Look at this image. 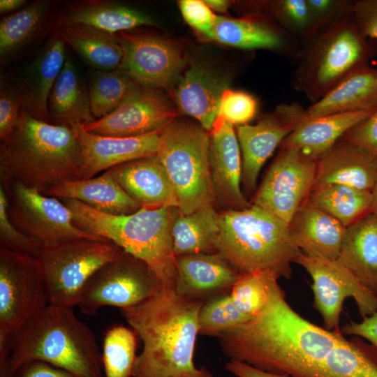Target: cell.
I'll list each match as a JSON object with an SVG mask.
<instances>
[{
    "label": "cell",
    "mask_w": 377,
    "mask_h": 377,
    "mask_svg": "<svg viewBox=\"0 0 377 377\" xmlns=\"http://www.w3.org/2000/svg\"><path fill=\"white\" fill-rule=\"evenodd\" d=\"M316 166L317 160L301 151L281 147L253 198L252 205L288 224L314 187Z\"/></svg>",
    "instance_id": "12"
},
{
    "label": "cell",
    "mask_w": 377,
    "mask_h": 377,
    "mask_svg": "<svg viewBox=\"0 0 377 377\" xmlns=\"http://www.w3.org/2000/svg\"><path fill=\"white\" fill-rule=\"evenodd\" d=\"M0 248L38 258L43 245L26 235L11 222L8 214V200L0 186Z\"/></svg>",
    "instance_id": "41"
},
{
    "label": "cell",
    "mask_w": 377,
    "mask_h": 377,
    "mask_svg": "<svg viewBox=\"0 0 377 377\" xmlns=\"http://www.w3.org/2000/svg\"><path fill=\"white\" fill-rule=\"evenodd\" d=\"M242 49H266L287 52L297 57V40L281 27L257 17L229 18L216 16L214 27L205 37Z\"/></svg>",
    "instance_id": "23"
},
{
    "label": "cell",
    "mask_w": 377,
    "mask_h": 377,
    "mask_svg": "<svg viewBox=\"0 0 377 377\" xmlns=\"http://www.w3.org/2000/svg\"><path fill=\"white\" fill-rule=\"evenodd\" d=\"M364 39L351 11L320 31L297 57L293 87L312 103L320 100L352 71L367 64L369 47Z\"/></svg>",
    "instance_id": "6"
},
{
    "label": "cell",
    "mask_w": 377,
    "mask_h": 377,
    "mask_svg": "<svg viewBox=\"0 0 377 377\" xmlns=\"http://www.w3.org/2000/svg\"><path fill=\"white\" fill-rule=\"evenodd\" d=\"M71 210L80 229L110 240L145 263L163 289L174 290L177 268L172 235L173 207H142L127 215H113L73 199H59Z\"/></svg>",
    "instance_id": "4"
},
{
    "label": "cell",
    "mask_w": 377,
    "mask_h": 377,
    "mask_svg": "<svg viewBox=\"0 0 377 377\" xmlns=\"http://www.w3.org/2000/svg\"><path fill=\"white\" fill-rule=\"evenodd\" d=\"M306 3L319 31L350 13L353 4L346 0H306Z\"/></svg>",
    "instance_id": "44"
},
{
    "label": "cell",
    "mask_w": 377,
    "mask_h": 377,
    "mask_svg": "<svg viewBox=\"0 0 377 377\" xmlns=\"http://www.w3.org/2000/svg\"><path fill=\"white\" fill-rule=\"evenodd\" d=\"M179 6L183 17L191 27L205 37L210 34L217 15L204 1L182 0L179 2Z\"/></svg>",
    "instance_id": "45"
},
{
    "label": "cell",
    "mask_w": 377,
    "mask_h": 377,
    "mask_svg": "<svg viewBox=\"0 0 377 377\" xmlns=\"http://www.w3.org/2000/svg\"><path fill=\"white\" fill-rule=\"evenodd\" d=\"M59 8L48 0L35 1L0 22V60L5 65L36 47L54 31Z\"/></svg>",
    "instance_id": "19"
},
{
    "label": "cell",
    "mask_w": 377,
    "mask_h": 377,
    "mask_svg": "<svg viewBox=\"0 0 377 377\" xmlns=\"http://www.w3.org/2000/svg\"><path fill=\"white\" fill-rule=\"evenodd\" d=\"M219 230V214L212 205L188 215L177 214L172 228L175 257L217 253Z\"/></svg>",
    "instance_id": "33"
},
{
    "label": "cell",
    "mask_w": 377,
    "mask_h": 377,
    "mask_svg": "<svg viewBox=\"0 0 377 377\" xmlns=\"http://www.w3.org/2000/svg\"><path fill=\"white\" fill-rule=\"evenodd\" d=\"M293 128L276 110L263 116L256 124L237 127L242 162V184L247 194L254 191L261 168Z\"/></svg>",
    "instance_id": "22"
},
{
    "label": "cell",
    "mask_w": 377,
    "mask_h": 377,
    "mask_svg": "<svg viewBox=\"0 0 377 377\" xmlns=\"http://www.w3.org/2000/svg\"><path fill=\"white\" fill-rule=\"evenodd\" d=\"M174 290L193 301L205 302L230 293L241 274L219 253L176 257Z\"/></svg>",
    "instance_id": "18"
},
{
    "label": "cell",
    "mask_w": 377,
    "mask_h": 377,
    "mask_svg": "<svg viewBox=\"0 0 377 377\" xmlns=\"http://www.w3.org/2000/svg\"><path fill=\"white\" fill-rule=\"evenodd\" d=\"M279 278L269 269L241 274L230 292V297L242 313L253 318L267 305L271 286Z\"/></svg>",
    "instance_id": "38"
},
{
    "label": "cell",
    "mask_w": 377,
    "mask_h": 377,
    "mask_svg": "<svg viewBox=\"0 0 377 377\" xmlns=\"http://www.w3.org/2000/svg\"><path fill=\"white\" fill-rule=\"evenodd\" d=\"M227 82L200 64H193L180 77L173 95L179 110L212 131L218 117L222 92Z\"/></svg>",
    "instance_id": "27"
},
{
    "label": "cell",
    "mask_w": 377,
    "mask_h": 377,
    "mask_svg": "<svg viewBox=\"0 0 377 377\" xmlns=\"http://www.w3.org/2000/svg\"><path fill=\"white\" fill-rule=\"evenodd\" d=\"M81 152L73 130L38 119L24 110L9 140L0 144L3 188L15 184L40 193L80 179Z\"/></svg>",
    "instance_id": "3"
},
{
    "label": "cell",
    "mask_w": 377,
    "mask_h": 377,
    "mask_svg": "<svg viewBox=\"0 0 377 377\" xmlns=\"http://www.w3.org/2000/svg\"><path fill=\"white\" fill-rule=\"evenodd\" d=\"M136 334L122 325L109 329L103 343L102 364L105 377H131L136 360Z\"/></svg>",
    "instance_id": "37"
},
{
    "label": "cell",
    "mask_w": 377,
    "mask_h": 377,
    "mask_svg": "<svg viewBox=\"0 0 377 377\" xmlns=\"http://www.w3.org/2000/svg\"><path fill=\"white\" fill-rule=\"evenodd\" d=\"M272 10L281 27L304 44L319 32L306 0L276 1L272 5Z\"/></svg>",
    "instance_id": "40"
},
{
    "label": "cell",
    "mask_w": 377,
    "mask_h": 377,
    "mask_svg": "<svg viewBox=\"0 0 377 377\" xmlns=\"http://www.w3.org/2000/svg\"><path fill=\"white\" fill-rule=\"evenodd\" d=\"M203 302L163 289L133 306L120 309L143 348L137 356L133 377H213L194 364L199 313Z\"/></svg>",
    "instance_id": "1"
},
{
    "label": "cell",
    "mask_w": 377,
    "mask_h": 377,
    "mask_svg": "<svg viewBox=\"0 0 377 377\" xmlns=\"http://www.w3.org/2000/svg\"><path fill=\"white\" fill-rule=\"evenodd\" d=\"M257 112L258 102L253 95L226 88L221 96L217 118L238 126L248 124Z\"/></svg>",
    "instance_id": "42"
},
{
    "label": "cell",
    "mask_w": 377,
    "mask_h": 377,
    "mask_svg": "<svg viewBox=\"0 0 377 377\" xmlns=\"http://www.w3.org/2000/svg\"><path fill=\"white\" fill-rule=\"evenodd\" d=\"M72 130L80 147V179L94 177L129 161L154 156L162 131L138 136L113 137L85 131L82 126Z\"/></svg>",
    "instance_id": "16"
},
{
    "label": "cell",
    "mask_w": 377,
    "mask_h": 377,
    "mask_svg": "<svg viewBox=\"0 0 377 377\" xmlns=\"http://www.w3.org/2000/svg\"><path fill=\"white\" fill-rule=\"evenodd\" d=\"M176 117L175 108L163 94L142 86L114 111L82 128L105 136H138L163 130Z\"/></svg>",
    "instance_id": "15"
},
{
    "label": "cell",
    "mask_w": 377,
    "mask_h": 377,
    "mask_svg": "<svg viewBox=\"0 0 377 377\" xmlns=\"http://www.w3.org/2000/svg\"><path fill=\"white\" fill-rule=\"evenodd\" d=\"M337 261L377 297V216L370 213L347 228Z\"/></svg>",
    "instance_id": "32"
},
{
    "label": "cell",
    "mask_w": 377,
    "mask_h": 377,
    "mask_svg": "<svg viewBox=\"0 0 377 377\" xmlns=\"http://www.w3.org/2000/svg\"><path fill=\"white\" fill-rule=\"evenodd\" d=\"M209 145L210 135L201 126L174 121L161 131L155 157L174 187L182 214L212 205L214 200Z\"/></svg>",
    "instance_id": "7"
},
{
    "label": "cell",
    "mask_w": 377,
    "mask_h": 377,
    "mask_svg": "<svg viewBox=\"0 0 377 377\" xmlns=\"http://www.w3.org/2000/svg\"><path fill=\"white\" fill-rule=\"evenodd\" d=\"M23 103L15 86L1 80L0 139L6 141L13 135L19 122Z\"/></svg>",
    "instance_id": "43"
},
{
    "label": "cell",
    "mask_w": 377,
    "mask_h": 377,
    "mask_svg": "<svg viewBox=\"0 0 377 377\" xmlns=\"http://www.w3.org/2000/svg\"><path fill=\"white\" fill-rule=\"evenodd\" d=\"M35 360L76 377H103L95 337L73 307L47 304L0 344V377H13L20 366Z\"/></svg>",
    "instance_id": "2"
},
{
    "label": "cell",
    "mask_w": 377,
    "mask_h": 377,
    "mask_svg": "<svg viewBox=\"0 0 377 377\" xmlns=\"http://www.w3.org/2000/svg\"><path fill=\"white\" fill-rule=\"evenodd\" d=\"M377 108V70L364 64L305 110L310 117Z\"/></svg>",
    "instance_id": "30"
},
{
    "label": "cell",
    "mask_w": 377,
    "mask_h": 377,
    "mask_svg": "<svg viewBox=\"0 0 377 377\" xmlns=\"http://www.w3.org/2000/svg\"><path fill=\"white\" fill-rule=\"evenodd\" d=\"M219 223L217 253L241 274L269 269L291 278L301 251L287 223L254 205L219 214Z\"/></svg>",
    "instance_id": "5"
},
{
    "label": "cell",
    "mask_w": 377,
    "mask_h": 377,
    "mask_svg": "<svg viewBox=\"0 0 377 377\" xmlns=\"http://www.w3.org/2000/svg\"><path fill=\"white\" fill-rule=\"evenodd\" d=\"M163 289L145 263L124 251L89 279L77 306L84 314L94 316L103 306L121 309L135 306Z\"/></svg>",
    "instance_id": "9"
},
{
    "label": "cell",
    "mask_w": 377,
    "mask_h": 377,
    "mask_svg": "<svg viewBox=\"0 0 377 377\" xmlns=\"http://www.w3.org/2000/svg\"><path fill=\"white\" fill-rule=\"evenodd\" d=\"M209 163L214 199L239 210L249 207L242 191L241 150L233 126L216 118L211 131Z\"/></svg>",
    "instance_id": "17"
},
{
    "label": "cell",
    "mask_w": 377,
    "mask_h": 377,
    "mask_svg": "<svg viewBox=\"0 0 377 377\" xmlns=\"http://www.w3.org/2000/svg\"><path fill=\"white\" fill-rule=\"evenodd\" d=\"M13 377H76L71 373L42 361H30L15 371Z\"/></svg>",
    "instance_id": "48"
},
{
    "label": "cell",
    "mask_w": 377,
    "mask_h": 377,
    "mask_svg": "<svg viewBox=\"0 0 377 377\" xmlns=\"http://www.w3.org/2000/svg\"><path fill=\"white\" fill-rule=\"evenodd\" d=\"M2 188L7 198L11 222L43 246L78 239L108 240L77 228L73 223L72 212L58 198L20 184Z\"/></svg>",
    "instance_id": "10"
},
{
    "label": "cell",
    "mask_w": 377,
    "mask_h": 377,
    "mask_svg": "<svg viewBox=\"0 0 377 377\" xmlns=\"http://www.w3.org/2000/svg\"><path fill=\"white\" fill-rule=\"evenodd\" d=\"M351 15L357 29L364 38L377 39V0L353 1Z\"/></svg>",
    "instance_id": "46"
},
{
    "label": "cell",
    "mask_w": 377,
    "mask_h": 377,
    "mask_svg": "<svg viewBox=\"0 0 377 377\" xmlns=\"http://www.w3.org/2000/svg\"><path fill=\"white\" fill-rule=\"evenodd\" d=\"M204 1L210 8L219 12L226 11L229 6V3L224 0H206Z\"/></svg>",
    "instance_id": "52"
},
{
    "label": "cell",
    "mask_w": 377,
    "mask_h": 377,
    "mask_svg": "<svg viewBox=\"0 0 377 377\" xmlns=\"http://www.w3.org/2000/svg\"><path fill=\"white\" fill-rule=\"evenodd\" d=\"M83 24L115 35L141 26L156 23L147 14L114 2L104 0L80 1L59 8L55 29Z\"/></svg>",
    "instance_id": "28"
},
{
    "label": "cell",
    "mask_w": 377,
    "mask_h": 377,
    "mask_svg": "<svg viewBox=\"0 0 377 377\" xmlns=\"http://www.w3.org/2000/svg\"><path fill=\"white\" fill-rule=\"evenodd\" d=\"M341 332L362 337L371 342L377 350V311L363 318L360 322L347 323L342 327Z\"/></svg>",
    "instance_id": "49"
},
{
    "label": "cell",
    "mask_w": 377,
    "mask_h": 377,
    "mask_svg": "<svg viewBox=\"0 0 377 377\" xmlns=\"http://www.w3.org/2000/svg\"><path fill=\"white\" fill-rule=\"evenodd\" d=\"M298 249L306 256L337 260L347 228L323 211L304 203L288 223Z\"/></svg>",
    "instance_id": "26"
},
{
    "label": "cell",
    "mask_w": 377,
    "mask_h": 377,
    "mask_svg": "<svg viewBox=\"0 0 377 377\" xmlns=\"http://www.w3.org/2000/svg\"><path fill=\"white\" fill-rule=\"evenodd\" d=\"M377 179V156L341 138L318 160L315 186L338 184L371 191Z\"/></svg>",
    "instance_id": "21"
},
{
    "label": "cell",
    "mask_w": 377,
    "mask_h": 377,
    "mask_svg": "<svg viewBox=\"0 0 377 377\" xmlns=\"http://www.w3.org/2000/svg\"><path fill=\"white\" fill-rule=\"evenodd\" d=\"M108 170L126 193L142 207L168 206L178 209L174 187L155 156L129 161Z\"/></svg>",
    "instance_id": "25"
},
{
    "label": "cell",
    "mask_w": 377,
    "mask_h": 377,
    "mask_svg": "<svg viewBox=\"0 0 377 377\" xmlns=\"http://www.w3.org/2000/svg\"><path fill=\"white\" fill-rule=\"evenodd\" d=\"M47 304L38 260L0 248V344Z\"/></svg>",
    "instance_id": "11"
},
{
    "label": "cell",
    "mask_w": 377,
    "mask_h": 377,
    "mask_svg": "<svg viewBox=\"0 0 377 377\" xmlns=\"http://www.w3.org/2000/svg\"><path fill=\"white\" fill-rule=\"evenodd\" d=\"M301 107L293 131L281 147H291L318 160L349 130L376 110L338 113L310 117Z\"/></svg>",
    "instance_id": "24"
},
{
    "label": "cell",
    "mask_w": 377,
    "mask_h": 377,
    "mask_svg": "<svg viewBox=\"0 0 377 377\" xmlns=\"http://www.w3.org/2000/svg\"><path fill=\"white\" fill-rule=\"evenodd\" d=\"M48 111L50 123L71 129L96 120L91 112L88 89L68 54L50 92Z\"/></svg>",
    "instance_id": "31"
},
{
    "label": "cell",
    "mask_w": 377,
    "mask_h": 377,
    "mask_svg": "<svg viewBox=\"0 0 377 377\" xmlns=\"http://www.w3.org/2000/svg\"><path fill=\"white\" fill-rule=\"evenodd\" d=\"M342 138L362 146L377 156V108Z\"/></svg>",
    "instance_id": "47"
},
{
    "label": "cell",
    "mask_w": 377,
    "mask_h": 377,
    "mask_svg": "<svg viewBox=\"0 0 377 377\" xmlns=\"http://www.w3.org/2000/svg\"><path fill=\"white\" fill-rule=\"evenodd\" d=\"M65 44L55 30L15 86L23 110L49 123V96L66 61Z\"/></svg>",
    "instance_id": "20"
},
{
    "label": "cell",
    "mask_w": 377,
    "mask_h": 377,
    "mask_svg": "<svg viewBox=\"0 0 377 377\" xmlns=\"http://www.w3.org/2000/svg\"><path fill=\"white\" fill-rule=\"evenodd\" d=\"M234 304L230 293L205 302L199 313L200 334L215 337L250 320Z\"/></svg>",
    "instance_id": "39"
},
{
    "label": "cell",
    "mask_w": 377,
    "mask_h": 377,
    "mask_svg": "<svg viewBox=\"0 0 377 377\" xmlns=\"http://www.w3.org/2000/svg\"><path fill=\"white\" fill-rule=\"evenodd\" d=\"M124 251L110 240L78 239L43 246L38 258L49 304L77 306L89 279Z\"/></svg>",
    "instance_id": "8"
},
{
    "label": "cell",
    "mask_w": 377,
    "mask_h": 377,
    "mask_svg": "<svg viewBox=\"0 0 377 377\" xmlns=\"http://www.w3.org/2000/svg\"><path fill=\"white\" fill-rule=\"evenodd\" d=\"M24 0H1L0 13L1 14L10 13L17 9H22L27 4Z\"/></svg>",
    "instance_id": "51"
},
{
    "label": "cell",
    "mask_w": 377,
    "mask_h": 377,
    "mask_svg": "<svg viewBox=\"0 0 377 377\" xmlns=\"http://www.w3.org/2000/svg\"><path fill=\"white\" fill-rule=\"evenodd\" d=\"M295 263L311 277L314 306L326 329L340 330V317L346 298L354 300L362 318L377 311V297L337 260L311 257L301 252Z\"/></svg>",
    "instance_id": "13"
},
{
    "label": "cell",
    "mask_w": 377,
    "mask_h": 377,
    "mask_svg": "<svg viewBox=\"0 0 377 377\" xmlns=\"http://www.w3.org/2000/svg\"><path fill=\"white\" fill-rule=\"evenodd\" d=\"M306 203L328 214L348 228L371 213V191L346 185L315 186Z\"/></svg>",
    "instance_id": "35"
},
{
    "label": "cell",
    "mask_w": 377,
    "mask_h": 377,
    "mask_svg": "<svg viewBox=\"0 0 377 377\" xmlns=\"http://www.w3.org/2000/svg\"><path fill=\"white\" fill-rule=\"evenodd\" d=\"M371 196H372L371 213L377 216V179L371 190Z\"/></svg>",
    "instance_id": "53"
},
{
    "label": "cell",
    "mask_w": 377,
    "mask_h": 377,
    "mask_svg": "<svg viewBox=\"0 0 377 377\" xmlns=\"http://www.w3.org/2000/svg\"><path fill=\"white\" fill-rule=\"evenodd\" d=\"M57 31L64 42L76 51L94 69L117 70L124 53L116 34L83 24L66 26Z\"/></svg>",
    "instance_id": "34"
},
{
    "label": "cell",
    "mask_w": 377,
    "mask_h": 377,
    "mask_svg": "<svg viewBox=\"0 0 377 377\" xmlns=\"http://www.w3.org/2000/svg\"><path fill=\"white\" fill-rule=\"evenodd\" d=\"M42 194L58 199H73L98 211L127 215L142 205L128 195L109 170L89 179L64 181L50 186Z\"/></svg>",
    "instance_id": "29"
},
{
    "label": "cell",
    "mask_w": 377,
    "mask_h": 377,
    "mask_svg": "<svg viewBox=\"0 0 377 377\" xmlns=\"http://www.w3.org/2000/svg\"><path fill=\"white\" fill-rule=\"evenodd\" d=\"M87 80L91 112L96 119L114 111L143 86L117 70L91 69Z\"/></svg>",
    "instance_id": "36"
},
{
    "label": "cell",
    "mask_w": 377,
    "mask_h": 377,
    "mask_svg": "<svg viewBox=\"0 0 377 377\" xmlns=\"http://www.w3.org/2000/svg\"><path fill=\"white\" fill-rule=\"evenodd\" d=\"M225 369L236 377H289L286 375L269 373L235 360L227 362Z\"/></svg>",
    "instance_id": "50"
},
{
    "label": "cell",
    "mask_w": 377,
    "mask_h": 377,
    "mask_svg": "<svg viewBox=\"0 0 377 377\" xmlns=\"http://www.w3.org/2000/svg\"><path fill=\"white\" fill-rule=\"evenodd\" d=\"M116 35L124 53L117 71L155 89L170 88L177 81L184 65L177 44L154 34L123 31Z\"/></svg>",
    "instance_id": "14"
}]
</instances>
